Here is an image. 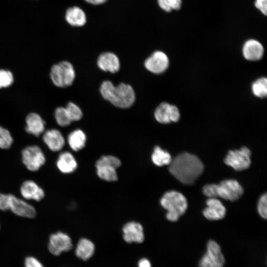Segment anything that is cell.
Masks as SVG:
<instances>
[{"label":"cell","instance_id":"cell-23","mask_svg":"<svg viewBox=\"0 0 267 267\" xmlns=\"http://www.w3.org/2000/svg\"><path fill=\"white\" fill-rule=\"evenodd\" d=\"M86 140V134L80 129L71 132L67 138V142L69 147L74 151L82 149L85 146Z\"/></svg>","mask_w":267,"mask_h":267},{"label":"cell","instance_id":"cell-19","mask_svg":"<svg viewBox=\"0 0 267 267\" xmlns=\"http://www.w3.org/2000/svg\"><path fill=\"white\" fill-rule=\"evenodd\" d=\"M207 207L203 214L206 218L210 220H219L223 218L226 209L222 202L216 198H209L206 201Z\"/></svg>","mask_w":267,"mask_h":267},{"label":"cell","instance_id":"cell-27","mask_svg":"<svg viewBox=\"0 0 267 267\" xmlns=\"http://www.w3.org/2000/svg\"><path fill=\"white\" fill-rule=\"evenodd\" d=\"M14 142L13 137L10 131L0 125V149L7 150Z\"/></svg>","mask_w":267,"mask_h":267},{"label":"cell","instance_id":"cell-25","mask_svg":"<svg viewBox=\"0 0 267 267\" xmlns=\"http://www.w3.org/2000/svg\"><path fill=\"white\" fill-rule=\"evenodd\" d=\"M152 162L156 166L170 165L172 159L170 154L158 146L155 147L151 155Z\"/></svg>","mask_w":267,"mask_h":267},{"label":"cell","instance_id":"cell-17","mask_svg":"<svg viewBox=\"0 0 267 267\" xmlns=\"http://www.w3.org/2000/svg\"><path fill=\"white\" fill-rule=\"evenodd\" d=\"M25 131L29 134L39 137L45 131V122L40 114L36 112L29 113L25 118Z\"/></svg>","mask_w":267,"mask_h":267},{"label":"cell","instance_id":"cell-14","mask_svg":"<svg viewBox=\"0 0 267 267\" xmlns=\"http://www.w3.org/2000/svg\"><path fill=\"white\" fill-rule=\"evenodd\" d=\"M169 64L167 55L163 51H155L144 61L146 69L154 74H161L165 71Z\"/></svg>","mask_w":267,"mask_h":267},{"label":"cell","instance_id":"cell-35","mask_svg":"<svg viewBox=\"0 0 267 267\" xmlns=\"http://www.w3.org/2000/svg\"><path fill=\"white\" fill-rule=\"evenodd\" d=\"M25 267H44L42 264L34 257H28L25 260Z\"/></svg>","mask_w":267,"mask_h":267},{"label":"cell","instance_id":"cell-26","mask_svg":"<svg viewBox=\"0 0 267 267\" xmlns=\"http://www.w3.org/2000/svg\"><path fill=\"white\" fill-rule=\"evenodd\" d=\"M54 116L56 123L60 127H67L72 122L64 107H57L54 111Z\"/></svg>","mask_w":267,"mask_h":267},{"label":"cell","instance_id":"cell-13","mask_svg":"<svg viewBox=\"0 0 267 267\" xmlns=\"http://www.w3.org/2000/svg\"><path fill=\"white\" fill-rule=\"evenodd\" d=\"M42 138L48 149L52 152L61 151L66 142L62 134L56 129L45 130L42 135Z\"/></svg>","mask_w":267,"mask_h":267},{"label":"cell","instance_id":"cell-8","mask_svg":"<svg viewBox=\"0 0 267 267\" xmlns=\"http://www.w3.org/2000/svg\"><path fill=\"white\" fill-rule=\"evenodd\" d=\"M9 211L14 215L27 219H34L37 215L35 207L20 196L9 193Z\"/></svg>","mask_w":267,"mask_h":267},{"label":"cell","instance_id":"cell-31","mask_svg":"<svg viewBox=\"0 0 267 267\" xmlns=\"http://www.w3.org/2000/svg\"><path fill=\"white\" fill-rule=\"evenodd\" d=\"M159 6L163 10L169 12L173 10H178L181 6V0H157Z\"/></svg>","mask_w":267,"mask_h":267},{"label":"cell","instance_id":"cell-18","mask_svg":"<svg viewBox=\"0 0 267 267\" xmlns=\"http://www.w3.org/2000/svg\"><path fill=\"white\" fill-rule=\"evenodd\" d=\"M55 166L61 173L70 174L76 170L78 163L72 153L68 151H64L60 152L58 155Z\"/></svg>","mask_w":267,"mask_h":267},{"label":"cell","instance_id":"cell-10","mask_svg":"<svg viewBox=\"0 0 267 267\" xmlns=\"http://www.w3.org/2000/svg\"><path fill=\"white\" fill-rule=\"evenodd\" d=\"M243 189L234 179H226L216 184V195L222 199L231 201L238 200L243 194Z\"/></svg>","mask_w":267,"mask_h":267},{"label":"cell","instance_id":"cell-29","mask_svg":"<svg viewBox=\"0 0 267 267\" xmlns=\"http://www.w3.org/2000/svg\"><path fill=\"white\" fill-rule=\"evenodd\" d=\"M65 107L72 122L79 121L82 118L83 112L82 110L74 102H68Z\"/></svg>","mask_w":267,"mask_h":267},{"label":"cell","instance_id":"cell-39","mask_svg":"<svg viewBox=\"0 0 267 267\" xmlns=\"http://www.w3.org/2000/svg\"></svg>","mask_w":267,"mask_h":267},{"label":"cell","instance_id":"cell-15","mask_svg":"<svg viewBox=\"0 0 267 267\" xmlns=\"http://www.w3.org/2000/svg\"><path fill=\"white\" fill-rule=\"evenodd\" d=\"M154 117L158 122L168 124L171 122L178 121L180 118V113L176 106L167 102H162L155 110Z\"/></svg>","mask_w":267,"mask_h":267},{"label":"cell","instance_id":"cell-16","mask_svg":"<svg viewBox=\"0 0 267 267\" xmlns=\"http://www.w3.org/2000/svg\"><path fill=\"white\" fill-rule=\"evenodd\" d=\"M122 230L123 238L128 243H140L144 241L143 228L139 222L134 221L128 222L123 226Z\"/></svg>","mask_w":267,"mask_h":267},{"label":"cell","instance_id":"cell-3","mask_svg":"<svg viewBox=\"0 0 267 267\" xmlns=\"http://www.w3.org/2000/svg\"><path fill=\"white\" fill-rule=\"evenodd\" d=\"M160 204L167 211L166 218L171 222L177 221L187 208V202L184 196L174 190L166 192L160 200Z\"/></svg>","mask_w":267,"mask_h":267},{"label":"cell","instance_id":"cell-9","mask_svg":"<svg viewBox=\"0 0 267 267\" xmlns=\"http://www.w3.org/2000/svg\"><path fill=\"white\" fill-rule=\"evenodd\" d=\"M251 152L246 147L239 150H230L226 155L224 162L236 171L247 169L251 164Z\"/></svg>","mask_w":267,"mask_h":267},{"label":"cell","instance_id":"cell-7","mask_svg":"<svg viewBox=\"0 0 267 267\" xmlns=\"http://www.w3.org/2000/svg\"><path fill=\"white\" fill-rule=\"evenodd\" d=\"M225 262L220 246L215 241L209 240L206 251L199 261V267H223Z\"/></svg>","mask_w":267,"mask_h":267},{"label":"cell","instance_id":"cell-32","mask_svg":"<svg viewBox=\"0 0 267 267\" xmlns=\"http://www.w3.org/2000/svg\"><path fill=\"white\" fill-rule=\"evenodd\" d=\"M258 211L260 215L264 219L267 217V194L263 195L260 198L258 204Z\"/></svg>","mask_w":267,"mask_h":267},{"label":"cell","instance_id":"cell-24","mask_svg":"<svg viewBox=\"0 0 267 267\" xmlns=\"http://www.w3.org/2000/svg\"><path fill=\"white\" fill-rule=\"evenodd\" d=\"M94 250V245L90 240L87 238H82L77 245L75 253L78 258L85 261L93 255Z\"/></svg>","mask_w":267,"mask_h":267},{"label":"cell","instance_id":"cell-4","mask_svg":"<svg viewBox=\"0 0 267 267\" xmlns=\"http://www.w3.org/2000/svg\"><path fill=\"white\" fill-rule=\"evenodd\" d=\"M21 160L27 170L35 173L46 164L47 158L43 149L36 144L26 146L21 151Z\"/></svg>","mask_w":267,"mask_h":267},{"label":"cell","instance_id":"cell-36","mask_svg":"<svg viewBox=\"0 0 267 267\" xmlns=\"http://www.w3.org/2000/svg\"><path fill=\"white\" fill-rule=\"evenodd\" d=\"M267 0H256L255 2V7L265 15H267Z\"/></svg>","mask_w":267,"mask_h":267},{"label":"cell","instance_id":"cell-20","mask_svg":"<svg viewBox=\"0 0 267 267\" xmlns=\"http://www.w3.org/2000/svg\"><path fill=\"white\" fill-rule=\"evenodd\" d=\"M97 63L101 70L112 73L117 72L120 68L118 57L112 52H104L100 54L97 58Z\"/></svg>","mask_w":267,"mask_h":267},{"label":"cell","instance_id":"cell-21","mask_svg":"<svg viewBox=\"0 0 267 267\" xmlns=\"http://www.w3.org/2000/svg\"><path fill=\"white\" fill-rule=\"evenodd\" d=\"M264 47L258 41L250 39L244 44L242 52L245 59L250 61L260 59L264 54Z\"/></svg>","mask_w":267,"mask_h":267},{"label":"cell","instance_id":"cell-34","mask_svg":"<svg viewBox=\"0 0 267 267\" xmlns=\"http://www.w3.org/2000/svg\"><path fill=\"white\" fill-rule=\"evenodd\" d=\"M203 192L209 198H216V184H210L205 185L203 188Z\"/></svg>","mask_w":267,"mask_h":267},{"label":"cell","instance_id":"cell-6","mask_svg":"<svg viewBox=\"0 0 267 267\" xmlns=\"http://www.w3.org/2000/svg\"><path fill=\"white\" fill-rule=\"evenodd\" d=\"M121 162L119 158L112 155H105L100 157L95 163L98 177L107 181L117 180L116 169L120 167Z\"/></svg>","mask_w":267,"mask_h":267},{"label":"cell","instance_id":"cell-5","mask_svg":"<svg viewBox=\"0 0 267 267\" xmlns=\"http://www.w3.org/2000/svg\"><path fill=\"white\" fill-rule=\"evenodd\" d=\"M75 76L73 66L67 61H62L53 65L50 70V80L54 86L58 88L71 86Z\"/></svg>","mask_w":267,"mask_h":267},{"label":"cell","instance_id":"cell-30","mask_svg":"<svg viewBox=\"0 0 267 267\" xmlns=\"http://www.w3.org/2000/svg\"><path fill=\"white\" fill-rule=\"evenodd\" d=\"M14 81V75L10 70L0 69V89L10 87Z\"/></svg>","mask_w":267,"mask_h":267},{"label":"cell","instance_id":"cell-33","mask_svg":"<svg viewBox=\"0 0 267 267\" xmlns=\"http://www.w3.org/2000/svg\"><path fill=\"white\" fill-rule=\"evenodd\" d=\"M9 193L0 192V211H9Z\"/></svg>","mask_w":267,"mask_h":267},{"label":"cell","instance_id":"cell-1","mask_svg":"<svg viewBox=\"0 0 267 267\" xmlns=\"http://www.w3.org/2000/svg\"><path fill=\"white\" fill-rule=\"evenodd\" d=\"M169 165L171 174L185 184H192L204 170V165L200 159L187 152L178 155Z\"/></svg>","mask_w":267,"mask_h":267},{"label":"cell","instance_id":"cell-28","mask_svg":"<svg viewBox=\"0 0 267 267\" xmlns=\"http://www.w3.org/2000/svg\"><path fill=\"white\" fill-rule=\"evenodd\" d=\"M252 90L254 94L259 97H264L267 94V79L266 78H261L252 85Z\"/></svg>","mask_w":267,"mask_h":267},{"label":"cell","instance_id":"cell-2","mask_svg":"<svg viewBox=\"0 0 267 267\" xmlns=\"http://www.w3.org/2000/svg\"><path fill=\"white\" fill-rule=\"evenodd\" d=\"M100 92L105 99L121 108L130 107L135 99L133 87L123 83L115 86L110 81H105L101 85Z\"/></svg>","mask_w":267,"mask_h":267},{"label":"cell","instance_id":"cell-38","mask_svg":"<svg viewBox=\"0 0 267 267\" xmlns=\"http://www.w3.org/2000/svg\"><path fill=\"white\" fill-rule=\"evenodd\" d=\"M87 3L92 5H100L105 3L108 0H84Z\"/></svg>","mask_w":267,"mask_h":267},{"label":"cell","instance_id":"cell-11","mask_svg":"<svg viewBox=\"0 0 267 267\" xmlns=\"http://www.w3.org/2000/svg\"><path fill=\"white\" fill-rule=\"evenodd\" d=\"M19 192L20 197L30 202H39L45 197V191L44 188L32 179H25L22 182Z\"/></svg>","mask_w":267,"mask_h":267},{"label":"cell","instance_id":"cell-12","mask_svg":"<svg viewBox=\"0 0 267 267\" xmlns=\"http://www.w3.org/2000/svg\"><path fill=\"white\" fill-rule=\"evenodd\" d=\"M48 247L51 254L58 256L63 252L71 250L73 244L70 237L67 234L57 231L50 235Z\"/></svg>","mask_w":267,"mask_h":267},{"label":"cell","instance_id":"cell-22","mask_svg":"<svg viewBox=\"0 0 267 267\" xmlns=\"http://www.w3.org/2000/svg\"><path fill=\"white\" fill-rule=\"evenodd\" d=\"M65 18L66 22L73 27H82L87 21L85 12L77 6L69 7L66 11Z\"/></svg>","mask_w":267,"mask_h":267},{"label":"cell","instance_id":"cell-37","mask_svg":"<svg viewBox=\"0 0 267 267\" xmlns=\"http://www.w3.org/2000/svg\"><path fill=\"white\" fill-rule=\"evenodd\" d=\"M138 267H151V265L149 261L146 259L143 258L140 260L138 263Z\"/></svg>","mask_w":267,"mask_h":267}]
</instances>
